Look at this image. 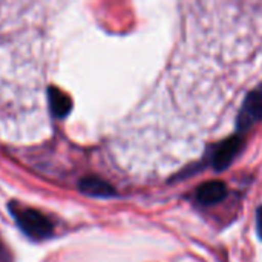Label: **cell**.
Listing matches in <instances>:
<instances>
[{"instance_id": "obj_3", "label": "cell", "mask_w": 262, "mask_h": 262, "mask_svg": "<svg viewBox=\"0 0 262 262\" xmlns=\"http://www.w3.org/2000/svg\"><path fill=\"white\" fill-rule=\"evenodd\" d=\"M243 146H244V138L241 135H233V137L221 141L218 146H215L213 155H212L213 169L216 172H221V170L227 169L233 163L236 155L241 152Z\"/></svg>"}, {"instance_id": "obj_1", "label": "cell", "mask_w": 262, "mask_h": 262, "mask_svg": "<svg viewBox=\"0 0 262 262\" xmlns=\"http://www.w3.org/2000/svg\"><path fill=\"white\" fill-rule=\"evenodd\" d=\"M9 212L14 216L18 229L32 241H45L52 236L54 224L40 210L23 206L17 201L9 203Z\"/></svg>"}, {"instance_id": "obj_6", "label": "cell", "mask_w": 262, "mask_h": 262, "mask_svg": "<svg viewBox=\"0 0 262 262\" xmlns=\"http://www.w3.org/2000/svg\"><path fill=\"white\" fill-rule=\"evenodd\" d=\"M48 97H49V107H51V112L54 117L63 118L71 112L72 100L66 92H63L61 89H58L55 86H51L48 89Z\"/></svg>"}, {"instance_id": "obj_5", "label": "cell", "mask_w": 262, "mask_h": 262, "mask_svg": "<svg viewBox=\"0 0 262 262\" xmlns=\"http://www.w3.org/2000/svg\"><path fill=\"white\" fill-rule=\"evenodd\" d=\"M78 189L81 193L92 198H111L115 195V189L107 181L95 175H88L81 178L78 183Z\"/></svg>"}, {"instance_id": "obj_2", "label": "cell", "mask_w": 262, "mask_h": 262, "mask_svg": "<svg viewBox=\"0 0 262 262\" xmlns=\"http://www.w3.org/2000/svg\"><path fill=\"white\" fill-rule=\"evenodd\" d=\"M262 120V84L250 91L243 101L236 117V127L239 132H247Z\"/></svg>"}, {"instance_id": "obj_4", "label": "cell", "mask_w": 262, "mask_h": 262, "mask_svg": "<svg viewBox=\"0 0 262 262\" xmlns=\"http://www.w3.org/2000/svg\"><path fill=\"white\" fill-rule=\"evenodd\" d=\"M227 196V186L223 181H207L195 192V200L201 206H215Z\"/></svg>"}, {"instance_id": "obj_8", "label": "cell", "mask_w": 262, "mask_h": 262, "mask_svg": "<svg viewBox=\"0 0 262 262\" xmlns=\"http://www.w3.org/2000/svg\"><path fill=\"white\" fill-rule=\"evenodd\" d=\"M256 230H258V235L262 239V206L258 207L256 210Z\"/></svg>"}, {"instance_id": "obj_7", "label": "cell", "mask_w": 262, "mask_h": 262, "mask_svg": "<svg viewBox=\"0 0 262 262\" xmlns=\"http://www.w3.org/2000/svg\"><path fill=\"white\" fill-rule=\"evenodd\" d=\"M0 262H12V253L2 239H0Z\"/></svg>"}]
</instances>
